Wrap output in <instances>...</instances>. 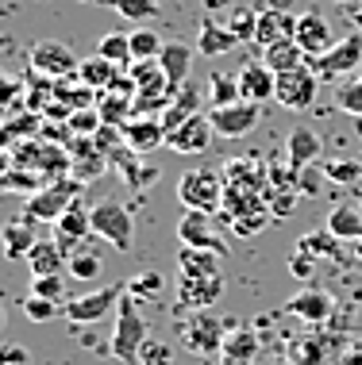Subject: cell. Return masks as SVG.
I'll list each match as a JSON object with an SVG mask.
<instances>
[{
    "instance_id": "25",
    "label": "cell",
    "mask_w": 362,
    "mask_h": 365,
    "mask_svg": "<svg viewBox=\"0 0 362 365\" xmlns=\"http://www.w3.org/2000/svg\"><path fill=\"white\" fill-rule=\"evenodd\" d=\"M324 227L336 235L339 242H358L362 239V208H358V204H339V208L328 212Z\"/></svg>"
},
{
    "instance_id": "32",
    "label": "cell",
    "mask_w": 362,
    "mask_h": 365,
    "mask_svg": "<svg viewBox=\"0 0 362 365\" xmlns=\"http://www.w3.org/2000/svg\"><path fill=\"white\" fill-rule=\"evenodd\" d=\"M104 273V258L96 250H89V246H81V250L70 254V277L74 281H96Z\"/></svg>"
},
{
    "instance_id": "53",
    "label": "cell",
    "mask_w": 362,
    "mask_h": 365,
    "mask_svg": "<svg viewBox=\"0 0 362 365\" xmlns=\"http://www.w3.org/2000/svg\"><path fill=\"white\" fill-rule=\"evenodd\" d=\"M339 4H347V8H362V0H339Z\"/></svg>"
},
{
    "instance_id": "17",
    "label": "cell",
    "mask_w": 362,
    "mask_h": 365,
    "mask_svg": "<svg viewBox=\"0 0 362 365\" xmlns=\"http://www.w3.org/2000/svg\"><path fill=\"white\" fill-rule=\"evenodd\" d=\"M27 265H31V277H58L62 269H70V254L58 239H39L35 250L27 254Z\"/></svg>"
},
{
    "instance_id": "50",
    "label": "cell",
    "mask_w": 362,
    "mask_h": 365,
    "mask_svg": "<svg viewBox=\"0 0 362 365\" xmlns=\"http://www.w3.org/2000/svg\"><path fill=\"white\" fill-rule=\"evenodd\" d=\"M0 365H27V350L16 346V342H8V346L0 350Z\"/></svg>"
},
{
    "instance_id": "35",
    "label": "cell",
    "mask_w": 362,
    "mask_h": 365,
    "mask_svg": "<svg viewBox=\"0 0 362 365\" xmlns=\"http://www.w3.org/2000/svg\"><path fill=\"white\" fill-rule=\"evenodd\" d=\"M4 192H19V196H35L39 189H43V185H51L46 181L43 173H31V170H19V165H12V170L4 173Z\"/></svg>"
},
{
    "instance_id": "44",
    "label": "cell",
    "mask_w": 362,
    "mask_h": 365,
    "mask_svg": "<svg viewBox=\"0 0 362 365\" xmlns=\"http://www.w3.org/2000/svg\"><path fill=\"white\" fill-rule=\"evenodd\" d=\"M273 220V212H251V215H239V220H231V231L239 235V239H251V235H258L262 227H266Z\"/></svg>"
},
{
    "instance_id": "40",
    "label": "cell",
    "mask_w": 362,
    "mask_h": 365,
    "mask_svg": "<svg viewBox=\"0 0 362 365\" xmlns=\"http://www.w3.org/2000/svg\"><path fill=\"white\" fill-rule=\"evenodd\" d=\"M135 365H174L170 342H162V339H146V342H143V350H139V361H135Z\"/></svg>"
},
{
    "instance_id": "21",
    "label": "cell",
    "mask_w": 362,
    "mask_h": 365,
    "mask_svg": "<svg viewBox=\"0 0 362 365\" xmlns=\"http://www.w3.org/2000/svg\"><path fill=\"white\" fill-rule=\"evenodd\" d=\"M239 46V35L231 31L228 24H216V19H204L197 31V54L204 58H223Z\"/></svg>"
},
{
    "instance_id": "11",
    "label": "cell",
    "mask_w": 362,
    "mask_h": 365,
    "mask_svg": "<svg viewBox=\"0 0 362 365\" xmlns=\"http://www.w3.org/2000/svg\"><path fill=\"white\" fill-rule=\"evenodd\" d=\"M212 120H208V112H197V115H189L181 127H174L170 135H166V146H170L174 154H204L208 150V143H212Z\"/></svg>"
},
{
    "instance_id": "56",
    "label": "cell",
    "mask_w": 362,
    "mask_h": 365,
    "mask_svg": "<svg viewBox=\"0 0 362 365\" xmlns=\"http://www.w3.org/2000/svg\"><path fill=\"white\" fill-rule=\"evenodd\" d=\"M358 208H362V192H358Z\"/></svg>"
},
{
    "instance_id": "1",
    "label": "cell",
    "mask_w": 362,
    "mask_h": 365,
    "mask_svg": "<svg viewBox=\"0 0 362 365\" xmlns=\"http://www.w3.org/2000/svg\"><path fill=\"white\" fill-rule=\"evenodd\" d=\"M223 192H228V181L216 170H189L178 177V200L185 204V212H220Z\"/></svg>"
},
{
    "instance_id": "43",
    "label": "cell",
    "mask_w": 362,
    "mask_h": 365,
    "mask_svg": "<svg viewBox=\"0 0 362 365\" xmlns=\"http://www.w3.org/2000/svg\"><path fill=\"white\" fill-rule=\"evenodd\" d=\"M24 315L31 323H51L54 315H58V304L54 300H43V296H31L27 292V300H24Z\"/></svg>"
},
{
    "instance_id": "38",
    "label": "cell",
    "mask_w": 362,
    "mask_h": 365,
    "mask_svg": "<svg viewBox=\"0 0 362 365\" xmlns=\"http://www.w3.org/2000/svg\"><path fill=\"white\" fill-rule=\"evenodd\" d=\"M162 38L151 31V27H139V31H131V58L135 62H151V58L162 54Z\"/></svg>"
},
{
    "instance_id": "10",
    "label": "cell",
    "mask_w": 362,
    "mask_h": 365,
    "mask_svg": "<svg viewBox=\"0 0 362 365\" xmlns=\"http://www.w3.org/2000/svg\"><path fill=\"white\" fill-rule=\"evenodd\" d=\"M208 120H212V131L223 135V139H243L247 131H254V127H258L262 104L239 101V104H228V108H212Z\"/></svg>"
},
{
    "instance_id": "16",
    "label": "cell",
    "mask_w": 362,
    "mask_h": 365,
    "mask_svg": "<svg viewBox=\"0 0 362 365\" xmlns=\"http://www.w3.org/2000/svg\"><path fill=\"white\" fill-rule=\"evenodd\" d=\"M223 296V277L216 273V277H181L178 281V304L181 308H197V312H204V308H212Z\"/></svg>"
},
{
    "instance_id": "36",
    "label": "cell",
    "mask_w": 362,
    "mask_h": 365,
    "mask_svg": "<svg viewBox=\"0 0 362 365\" xmlns=\"http://www.w3.org/2000/svg\"><path fill=\"white\" fill-rule=\"evenodd\" d=\"M223 354H228L231 365H247L254 354H258V339L251 331H236L231 339H223Z\"/></svg>"
},
{
    "instance_id": "5",
    "label": "cell",
    "mask_w": 362,
    "mask_h": 365,
    "mask_svg": "<svg viewBox=\"0 0 362 365\" xmlns=\"http://www.w3.org/2000/svg\"><path fill=\"white\" fill-rule=\"evenodd\" d=\"M27 58H31L35 73H46V77H54V81L77 77V70H81V58H77L66 43H58V38H39V43H31Z\"/></svg>"
},
{
    "instance_id": "8",
    "label": "cell",
    "mask_w": 362,
    "mask_h": 365,
    "mask_svg": "<svg viewBox=\"0 0 362 365\" xmlns=\"http://www.w3.org/2000/svg\"><path fill=\"white\" fill-rule=\"evenodd\" d=\"M316 88H320L316 70L301 66V70L278 73V93H273V101H278L281 108H293V112H305V108L316 101Z\"/></svg>"
},
{
    "instance_id": "33",
    "label": "cell",
    "mask_w": 362,
    "mask_h": 365,
    "mask_svg": "<svg viewBox=\"0 0 362 365\" xmlns=\"http://www.w3.org/2000/svg\"><path fill=\"white\" fill-rule=\"evenodd\" d=\"M339 246L343 242H339L328 227H320V231H308L305 239H301V254H308V258H339Z\"/></svg>"
},
{
    "instance_id": "2",
    "label": "cell",
    "mask_w": 362,
    "mask_h": 365,
    "mask_svg": "<svg viewBox=\"0 0 362 365\" xmlns=\"http://www.w3.org/2000/svg\"><path fill=\"white\" fill-rule=\"evenodd\" d=\"M146 342V319L135 308V296H124L116 308V331H112V358L116 361H139V350Z\"/></svg>"
},
{
    "instance_id": "34",
    "label": "cell",
    "mask_w": 362,
    "mask_h": 365,
    "mask_svg": "<svg viewBox=\"0 0 362 365\" xmlns=\"http://www.w3.org/2000/svg\"><path fill=\"white\" fill-rule=\"evenodd\" d=\"M208 101L212 108H228V104H239L243 93H239V77H228V73H212L208 77Z\"/></svg>"
},
{
    "instance_id": "18",
    "label": "cell",
    "mask_w": 362,
    "mask_h": 365,
    "mask_svg": "<svg viewBox=\"0 0 362 365\" xmlns=\"http://www.w3.org/2000/svg\"><path fill=\"white\" fill-rule=\"evenodd\" d=\"M70 158H74V165H70V173H74V181H93V177H101L104 173V165H109V154H101L96 150V143L93 139H74L70 146Z\"/></svg>"
},
{
    "instance_id": "14",
    "label": "cell",
    "mask_w": 362,
    "mask_h": 365,
    "mask_svg": "<svg viewBox=\"0 0 362 365\" xmlns=\"http://www.w3.org/2000/svg\"><path fill=\"white\" fill-rule=\"evenodd\" d=\"M236 77H239L243 101H251V104H266V101H273V93H278V73H273L262 58L258 62H247Z\"/></svg>"
},
{
    "instance_id": "49",
    "label": "cell",
    "mask_w": 362,
    "mask_h": 365,
    "mask_svg": "<svg viewBox=\"0 0 362 365\" xmlns=\"http://www.w3.org/2000/svg\"><path fill=\"white\" fill-rule=\"evenodd\" d=\"M312 265H316V258H308V254H293V258H289V273L305 281V277H312Z\"/></svg>"
},
{
    "instance_id": "3",
    "label": "cell",
    "mask_w": 362,
    "mask_h": 365,
    "mask_svg": "<svg viewBox=\"0 0 362 365\" xmlns=\"http://www.w3.org/2000/svg\"><path fill=\"white\" fill-rule=\"evenodd\" d=\"M77 192H81V181L58 177V181L43 185L35 196H27V212L24 215H31L35 223H58V215H62L77 200Z\"/></svg>"
},
{
    "instance_id": "54",
    "label": "cell",
    "mask_w": 362,
    "mask_h": 365,
    "mask_svg": "<svg viewBox=\"0 0 362 365\" xmlns=\"http://www.w3.org/2000/svg\"><path fill=\"white\" fill-rule=\"evenodd\" d=\"M81 4H101V0H81Z\"/></svg>"
},
{
    "instance_id": "22",
    "label": "cell",
    "mask_w": 362,
    "mask_h": 365,
    "mask_svg": "<svg viewBox=\"0 0 362 365\" xmlns=\"http://www.w3.org/2000/svg\"><path fill=\"white\" fill-rule=\"evenodd\" d=\"M286 158H289L293 170H308V165L320 158V135L312 131V127L297 123L289 131V139H286Z\"/></svg>"
},
{
    "instance_id": "45",
    "label": "cell",
    "mask_w": 362,
    "mask_h": 365,
    "mask_svg": "<svg viewBox=\"0 0 362 365\" xmlns=\"http://www.w3.org/2000/svg\"><path fill=\"white\" fill-rule=\"evenodd\" d=\"M162 292V277L159 273H143V277H135L127 284V296H135V300H143V296H159Z\"/></svg>"
},
{
    "instance_id": "29",
    "label": "cell",
    "mask_w": 362,
    "mask_h": 365,
    "mask_svg": "<svg viewBox=\"0 0 362 365\" xmlns=\"http://www.w3.org/2000/svg\"><path fill=\"white\" fill-rule=\"evenodd\" d=\"M124 66H112L109 58L93 54V58H81V70H77V77H81L89 88H96V93H104V88H112V81L120 77Z\"/></svg>"
},
{
    "instance_id": "41",
    "label": "cell",
    "mask_w": 362,
    "mask_h": 365,
    "mask_svg": "<svg viewBox=\"0 0 362 365\" xmlns=\"http://www.w3.org/2000/svg\"><path fill=\"white\" fill-rule=\"evenodd\" d=\"M31 296H43V300H54L62 304L66 300V277L58 273V277H31V289H27Z\"/></svg>"
},
{
    "instance_id": "24",
    "label": "cell",
    "mask_w": 362,
    "mask_h": 365,
    "mask_svg": "<svg viewBox=\"0 0 362 365\" xmlns=\"http://www.w3.org/2000/svg\"><path fill=\"white\" fill-rule=\"evenodd\" d=\"M154 146H166L162 120H131L127 123V150L131 154H151Z\"/></svg>"
},
{
    "instance_id": "20",
    "label": "cell",
    "mask_w": 362,
    "mask_h": 365,
    "mask_svg": "<svg viewBox=\"0 0 362 365\" xmlns=\"http://www.w3.org/2000/svg\"><path fill=\"white\" fill-rule=\"evenodd\" d=\"M0 239H4V254H8V258H12V262L24 258V262H27V254H31V250H35V242H39L35 220H31V215H19V220L4 223Z\"/></svg>"
},
{
    "instance_id": "12",
    "label": "cell",
    "mask_w": 362,
    "mask_h": 365,
    "mask_svg": "<svg viewBox=\"0 0 362 365\" xmlns=\"http://www.w3.org/2000/svg\"><path fill=\"white\" fill-rule=\"evenodd\" d=\"M93 235V208H85L81 200H74L70 208H66L62 215H58V223H54V239L62 242V250L66 254H74V250H81V242Z\"/></svg>"
},
{
    "instance_id": "55",
    "label": "cell",
    "mask_w": 362,
    "mask_h": 365,
    "mask_svg": "<svg viewBox=\"0 0 362 365\" xmlns=\"http://www.w3.org/2000/svg\"><path fill=\"white\" fill-rule=\"evenodd\" d=\"M358 262H362V239H358Z\"/></svg>"
},
{
    "instance_id": "23",
    "label": "cell",
    "mask_w": 362,
    "mask_h": 365,
    "mask_svg": "<svg viewBox=\"0 0 362 365\" xmlns=\"http://www.w3.org/2000/svg\"><path fill=\"white\" fill-rule=\"evenodd\" d=\"M193 46H185V43H166L162 46V54H159V66H162V73L170 77V85L174 88H181L185 81H189V70H193Z\"/></svg>"
},
{
    "instance_id": "52",
    "label": "cell",
    "mask_w": 362,
    "mask_h": 365,
    "mask_svg": "<svg viewBox=\"0 0 362 365\" xmlns=\"http://www.w3.org/2000/svg\"><path fill=\"white\" fill-rule=\"evenodd\" d=\"M270 8H281V12H289V0H270Z\"/></svg>"
},
{
    "instance_id": "19",
    "label": "cell",
    "mask_w": 362,
    "mask_h": 365,
    "mask_svg": "<svg viewBox=\"0 0 362 365\" xmlns=\"http://www.w3.org/2000/svg\"><path fill=\"white\" fill-rule=\"evenodd\" d=\"M185 342H189L193 354H216L223 346V334H220V323L216 315L208 312H197L189 319V327H185Z\"/></svg>"
},
{
    "instance_id": "9",
    "label": "cell",
    "mask_w": 362,
    "mask_h": 365,
    "mask_svg": "<svg viewBox=\"0 0 362 365\" xmlns=\"http://www.w3.org/2000/svg\"><path fill=\"white\" fill-rule=\"evenodd\" d=\"M178 239L181 246H193V250H212L220 258H228V242L220 239V231L212 227L208 212H185L178 220Z\"/></svg>"
},
{
    "instance_id": "27",
    "label": "cell",
    "mask_w": 362,
    "mask_h": 365,
    "mask_svg": "<svg viewBox=\"0 0 362 365\" xmlns=\"http://www.w3.org/2000/svg\"><path fill=\"white\" fill-rule=\"evenodd\" d=\"M220 254L212 250H193V246H181L178 250V269L181 277H216L220 273Z\"/></svg>"
},
{
    "instance_id": "13",
    "label": "cell",
    "mask_w": 362,
    "mask_h": 365,
    "mask_svg": "<svg viewBox=\"0 0 362 365\" xmlns=\"http://www.w3.org/2000/svg\"><path fill=\"white\" fill-rule=\"evenodd\" d=\"M297 43L312 62V58L328 54L331 46H336V35H331V24L320 12H301L297 16Z\"/></svg>"
},
{
    "instance_id": "46",
    "label": "cell",
    "mask_w": 362,
    "mask_h": 365,
    "mask_svg": "<svg viewBox=\"0 0 362 365\" xmlns=\"http://www.w3.org/2000/svg\"><path fill=\"white\" fill-rule=\"evenodd\" d=\"M228 27L239 35V43H247V38L254 43V35H258V12H236V19Z\"/></svg>"
},
{
    "instance_id": "31",
    "label": "cell",
    "mask_w": 362,
    "mask_h": 365,
    "mask_svg": "<svg viewBox=\"0 0 362 365\" xmlns=\"http://www.w3.org/2000/svg\"><path fill=\"white\" fill-rule=\"evenodd\" d=\"M96 54L109 58L112 66H131V31H109L101 35V43H96Z\"/></svg>"
},
{
    "instance_id": "30",
    "label": "cell",
    "mask_w": 362,
    "mask_h": 365,
    "mask_svg": "<svg viewBox=\"0 0 362 365\" xmlns=\"http://www.w3.org/2000/svg\"><path fill=\"white\" fill-rule=\"evenodd\" d=\"M131 96H120V93H112V88H104V93H96V112H101V120L104 123H112V127H127L131 120Z\"/></svg>"
},
{
    "instance_id": "15",
    "label": "cell",
    "mask_w": 362,
    "mask_h": 365,
    "mask_svg": "<svg viewBox=\"0 0 362 365\" xmlns=\"http://www.w3.org/2000/svg\"><path fill=\"white\" fill-rule=\"evenodd\" d=\"M289 38H297V16L281 12V8L258 12V35H254V46H258V51H270L273 43H289Z\"/></svg>"
},
{
    "instance_id": "28",
    "label": "cell",
    "mask_w": 362,
    "mask_h": 365,
    "mask_svg": "<svg viewBox=\"0 0 362 365\" xmlns=\"http://www.w3.org/2000/svg\"><path fill=\"white\" fill-rule=\"evenodd\" d=\"M262 62H266L273 73H289V70H301V66L308 62V54L301 51L297 38H289V43H273L270 51H262Z\"/></svg>"
},
{
    "instance_id": "4",
    "label": "cell",
    "mask_w": 362,
    "mask_h": 365,
    "mask_svg": "<svg viewBox=\"0 0 362 365\" xmlns=\"http://www.w3.org/2000/svg\"><path fill=\"white\" fill-rule=\"evenodd\" d=\"M93 235L104 239L112 250H131V239H135L131 212H127L120 200H101L93 208Z\"/></svg>"
},
{
    "instance_id": "47",
    "label": "cell",
    "mask_w": 362,
    "mask_h": 365,
    "mask_svg": "<svg viewBox=\"0 0 362 365\" xmlns=\"http://www.w3.org/2000/svg\"><path fill=\"white\" fill-rule=\"evenodd\" d=\"M324 177H328V181L351 185L355 177H362V165H358V162H328V165H324Z\"/></svg>"
},
{
    "instance_id": "26",
    "label": "cell",
    "mask_w": 362,
    "mask_h": 365,
    "mask_svg": "<svg viewBox=\"0 0 362 365\" xmlns=\"http://www.w3.org/2000/svg\"><path fill=\"white\" fill-rule=\"evenodd\" d=\"M331 308H336V304H331V296L324 289H305V292H297L286 304V312L289 315H301V319H328Z\"/></svg>"
},
{
    "instance_id": "37",
    "label": "cell",
    "mask_w": 362,
    "mask_h": 365,
    "mask_svg": "<svg viewBox=\"0 0 362 365\" xmlns=\"http://www.w3.org/2000/svg\"><path fill=\"white\" fill-rule=\"evenodd\" d=\"M112 12H120L124 19H135V24H146V19L159 16V0H101Z\"/></svg>"
},
{
    "instance_id": "48",
    "label": "cell",
    "mask_w": 362,
    "mask_h": 365,
    "mask_svg": "<svg viewBox=\"0 0 362 365\" xmlns=\"http://www.w3.org/2000/svg\"><path fill=\"white\" fill-rule=\"evenodd\" d=\"M197 104H201V88L193 85V81H185L178 88V101H174V108H181V112H189V115H197Z\"/></svg>"
},
{
    "instance_id": "7",
    "label": "cell",
    "mask_w": 362,
    "mask_h": 365,
    "mask_svg": "<svg viewBox=\"0 0 362 365\" xmlns=\"http://www.w3.org/2000/svg\"><path fill=\"white\" fill-rule=\"evenodd\" d=\"M312 70L316 77H347V73H358L362 70V35H347L331 46L328 54L312 58Z\"/></svg>"
},
{
    "instance_id": "42",
    "label": "cell",
    "mask_w": 362,
    "mask_h": 365,
    "mask_svg": "<svg viewBox=\"0 0 362 365\" xmlns=\"http://www.w3.org/2000/svg\"><path fill=\"white\" fill-rule=\"evenodd\" d=\"M93 143H96V150H101V154H109V158H112V154L127 143V127H112V123H104L101 131L93 135Z\"/></svg>"
},
{
    "instance_id": "57",
    "label": "cell",
    "mask_w": 362,
    "mask_h": 365,
    "mask_svg": "<svg viewBox=\"0 0 362 365\" xmlns=\"http://www.w3.org/2000/svg\"><path fill=\"white\" fill-rule=\"evenodd\" d=\"M358 81H362V70H358Z\"/></svg>"
},
{
    "instance_id": "39",
    "label": "cell",
    "mask_w": 362,
    "mask_h": 365,
    "mask_svg": "<svg viewBox=\"0 0 362 365\" xmlns=\"http://www.w3.org/2000/svg\"><path fill=\"white\" fill-rule=\"evenodd\" d=\"M336 104L343 108V112H351V115H362V81L358 77L336 85Z\"/></svg>"
},
{
    "instance_id": "51",
    "label": "cell",
    "mask_w": 362,
    "mask_h": 365,
    "mask_svg": "<svg viewBox=\"0 0 362 365\" xmlns=\"http://www.w3.org/2000/svg\"><path fill=\"white\" fill-rule=\"evenodd\" d=\"M320 173H312V170H301V192H320V181H316Z\"/></svg>"
},
{
    "instance_id": "6",
    "label": "cell",
    "mask_w": 362,
    "mask_h": 365,
    "mask_svg": "<svg viewBox=\"0 0 362 365\" xmlns=\"http://www.w3.org/2000/svg\"><path fill=\"white\" fill-rule=\"evenodd\" d=\"M127 296L124 284H109V289H96L89 296H77V300H66V319L74 327H85V323H101L112 308H120V300Z\"/></svg>"
}]
</instances>
